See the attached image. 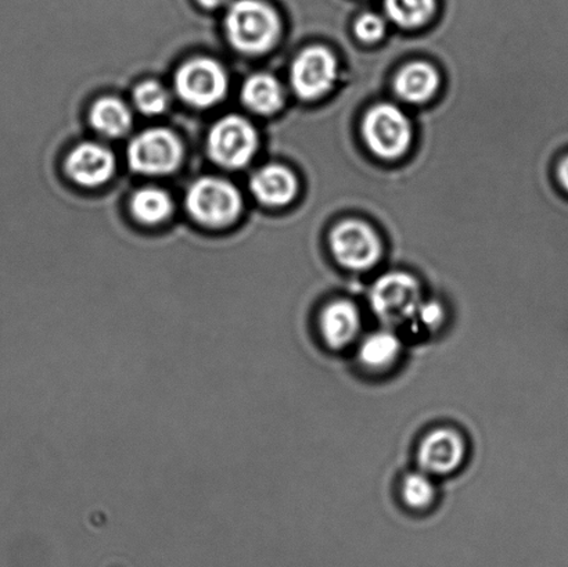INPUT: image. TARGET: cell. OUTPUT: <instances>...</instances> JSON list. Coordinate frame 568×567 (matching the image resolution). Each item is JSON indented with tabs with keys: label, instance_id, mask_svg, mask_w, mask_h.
Masks as SVG:
<instances>
[{
	"label": "cell",
	"instance_id": "3",
	"mask_svg": "<svg viewBox=\"0 0 568 567\" xmlns=\"http://www.w3.org/2000/svg\"><path fill=\"white\" fill-rule=\"evenodd\" d=\"M369 298L375 314L389 325L414 320L423 302L419 282L405 272H389L378 277Z\"/></svg>",
	"mask_w": 568,
	"mask_h": 567
},
{
	"label": "cell",
	"instance_id": "14",
	"mask_svg": "<svg viewBox=\"0 0 568 567\" xmlns=\"http://www.w3.org/2000/svg\"><path fill=\"white\" fill-rule=\"evenodd\" d=\"M403 343L393 332L381 331L366 336L359 344L358 361L365 369L382 374L397 365Z\"/></svg>",
	"mask_w": 568,
	"mask_h": 567
},
{
	"label": "cell",
	"instance_id": "16",
	"mask_svg": "<svg viewBox=\"0 0 568 567\" xmlns=\"http://www.w3.org/2000/svg\"><path fill=\"white\" fill-rule=\"evenodd\" d=\"M243 103L258 114H274L283 105L284 93L280 81L268 74L250 77L242 89Z\"/></svg>",
	"mask_w": 568,
	"mask_h": 567
},
{
	"label": "cell",
	"instance_id": "24",
	"mask_svg": "<svg viewBox=\"0 0 568 567\" xmlns=\"http://www.w3.org/2000/svg\"><path fill=\"white\" fill-rule=\"evenodd\" d=\"M558 181L560 186L568 193V154L560 160L558 165Z\"/></svg>",
	"mask_w": 568,
	"mask_h": 567
},
{
	"label": "cell",
	"instance_id": "22",
	"mask_svg": "<svg viewBox=\"0 0 568 567\" xmlns=\"http://www.w3.org/2000/svg\"><path fill=\"white\" fill-rule=\"evenodd\" d=\"M355 33L362 42H378L386 33V22L375 13L362 14L355 22Z\"/></svg>",
	"mask_w": 568,
	"mask_h": 567
},
{
	"label": "cell",
	"instance_id": "9",
	"mask_svg": "<svg viewBox=\"0 0 568 567\" xmlns=\"http://www.w3.org/2000/svg\"><path fill=\"white\" fill-rule=\"evenodd\" d=\"M337 78V61L331 50L322 47L305 49L294 60L292 85L305 100H314L331 91Z\"/></svg>",
	"mask_w": 568,
	"mask_h": 567
},
{
	"label": "cell",
	"instance_id": "23",
	"mask_svg": "<svg viewBox=\"0 0 568 567\" xmlns=\"http://www.w3.org/2000/svg\"><path fill=\"white\" fill-rule=\"evenodd\" d=\"M419 324L427 331H437L444 325L445 311L442 304L436 302H422L415 315Z\"/></svg>",
	"mask_w": 568,
	"mask_h": 567
},
{
	"label": "cell",
	"instance_id": "15",
	"mask_svg": "<svg viewBox=\"0 0 568 567\" xmlns=\"http://www.w3.org/2000/svg\"><path fill=\"white\" fill-rule=\"evenodd\" d=\"M439 85L437 71L430 64L412 63L404 67L395 80V93L405 102L419 104L427 102Z\"/></svg>",
	"mask_w": 568,
	"mask_h": 567
},
{
	"label": "cell",
	"instance_id": "7",
	"mask_svg": "<svg viewBox=\"0 0 568 567\" xmlns=\"http://www.w3.org/2000/svg\"><path fill=\"white\" fill-rule=\"evenodd\" d=\"M257 150V132L247 120L227 115L213 126L209 135L210 158L225 169H242Z\"/></svg>",
	"mask_w": 568,
	"mask_h": 567
},
{
	"label": "cell",
	"instance_id": "25",
	"mask_svg": "<svg viewBox=\"0 0 568 567\" xmlns=\"http://www.w3.org/2000/svg\"><path fill=\"white\" fill-rule=\"evenodd\" d=\"M227 2H230V0H199V3L205 9H219Z\"/></svg>",
	"mask_w": 568,
	"mask_h": 567
},
{
	"label": "cell",
	"instance_id": "6",
	"mask_svg": "<svg viewBox=\"0 0 568 567\" xmlns=\"http://www.w3.org/2000/svg\"><path fill=\"white\" fill-rule=\"evenodd\" d=\"M175 88L183 102L194 108H210L221 102L226 94V72L215 60L193 59L176 72Z\"/></svg>",
	"mask_w": 568,
	"mask_h": 567
},
{
	"label": "cell",
	"instance_id": "4",
	"mask_svg": "<svg viewBox=\"0 0 568 567\" xmlns=\"http://www.w3.org/2000/svg\"><path fill=\"white\" fill-rule=\"evenodd\" d=\"M367 146L378 158L393 160L410 146L412 126L403 110L393 104H378L366 114L364 126Z\"/></svg>",
	"mask_w": 568,
	"mask_h": 567
},
{
	"label": "cell",
	"instance_id": "2",
	"mask_svg": "<svg viewBox=\"0 0 568 567\" xmlns=\"http://www.w3.org/2000/svg\"><path fill=\"white\" fill-rule=\"evenodd\" d=\"M242 205V196L236 186L220 178H202L187 191V211L203 225L231 224L241 214Z\"/></svg>",
	"mask_w": 568,
	"mask_h": 567
},
{
	"label": "cell",
	"instance_id": "20",
	"mask_svg": "<svg viewBox=\"0 0 568 567\" xmlns=\"http://www.w3.org/2000/svg\"><path fill=\"white\" fill-rule=\"evenodd\" d=\"M400 497L406 507L414 510H426L436 503L437 492L433 480L427 474H410L400 485Z\"/></svg>",
	"mask_w": 568,
	"mask_h": 567
},
{
	"label": "cell",
	"instance_id": "5",
	"mask_svg": "<svg viewBox=\"0 0 568 567\" xmlns=\"http://www.w3.org/2000/svg\"><path fill=\"white\" fill-rule=\"evenodd\" d=\"M183 149L174 132L153 128L138 135L128 148V163L141 174L165 175L175 171Z\"/></svg>",
	"mask_w": 568,
	"mask_h": 567
},
{
	"label": "cell",
	"instance_id": "10",
	"mask_svg": "<svg viewBox=\"0 0 568 567\" xmlns=\"http://www.w3.org/2000/svg\"><path fill=\"white\" fill-rule=\"evenodd\" d=\"M467 446L464 436L454 429L433 431L423 438L417 449V463L427 475L454 474L464 465Z\"/></svg>",
	"mask_w": 568,
	"mask_h": 567
},
{
	"label": "cell",
	"instance_id": "17",
	"mask_svg": "<svg viewBox=\"0 0 568 567\" xmlns=\"http://www.w3.org/2000/svg\"><path fill=\"white\" fill-rule=\"evenodd\" d=\"M91 124L105 136L119 138L130 131L132 113L122 100L103 98L93 104Z\"/></svg>",
	"mask_w": 568,
	"mask_h": 567
},
{
	"label": "cell",
	"instance_id": "13",
	"mask_svg": "<svg viewBox=\"0 0 568 567\" xmlns=\"http://www.w3.org/2000/svg\"><path fill=\"white\" fill-rule=\"evenodd\" d=\"M250 186L261 203L272 207L288 204L298 192L293 172L283 165H266L255 172Z\"/></svg>",
	"mask_w": 568,
	"mask_h": 567
},
{
	"label": "cell",
	"instance_id": "21",
	"mask_svg": "<svg viewBox=\"0 0 568 567\" xmlns=\"http://www.w3.org/2000/svg\"><path fill=\"white\" fill-rule=\"evenodd\" d=\"M135 103L143 114H161L169 108V93L161 83L146 81L135 89Z\"/></svg>",
	"mask_w": 568,
	"mask_h": 567
},
{
	"label": "cell",
	"instance_id": "12",
	"mask_svg": "<svg viewBox=\"0 0 568 567\" xmlns=\"http://www.w3.org/2000/svg\"><path fill=\"white\" fill-rule=\"evenodd\" d=\"M115 160L108 148L98 143H82L65 161L67 174L78 185L97 188L103 185L113 175Z\"/></svg>",
	"mask_w": 568,
	"mask_h": 567
},
{
	"label": "cell",
	"instance_id": "11",
	"mask_svg": "<svg viewBox=\"0 0 568 567\" xmlns=\"http://www.w3.org/2000/svg\"><path fill=\"white\" fill-rule=\"evenodd\" d=\"M317 327L328 348H348L361 335V311L349 300H336L321 311Z\"/></svg>",
	"mask_w": 568,
	"mask_h": 567
},
{
	"label": "cell",
	"instance_id": "19",
	"mask_svg": "<svg viewBox=\"0 0 568 567\" xmlns=\"http://www.w3.org/2000/svg\"><path fill=\"white\" fill-rule=\"evenodd\" d=\"M389 19L404 28L426 24L436 10V0H384Z\"/></svg>",
	"mask_w": 568,
	"mask_h": 567
},
{
	"label": "cell",
	"instance_id": "8",
	"mask_svg": "<svg viewBox=\"0 0 568 567\" xmlns=\"http://www.w3.org/2000/svg\"><path fill=\"white\" fill-rule=\"evenodd\" d=\"M331 246L337 263L351 271L371 270L382 255L381 239L361 221H345L334 227Z\"/></svg>",
	"mask_w": 568,
	"mask_h": 567
},
{
	"label": "cell",
	"instance_id": "1",
	"mask_svg": "<svg viewBox=\"0 0 568 567\" xmlns=\"http://www.w3.org/2000/svg\"><path fill=\"white\" fill-rule=\"evenodd\" d=\"M227 38L247 54L268 52L280 38L281 20L274 8L263 0H236L225 17Z\"/></svg>",
	"mask_w": 568,
	"mask_h": 567
},
{
	"label": "cell",
	"instance_id": "18",
	"mask_svg": "<svg viewBox=\"0 0 568 567\" xmlns=\"http://www.w3.org/2000/svg\"><path fill=\"white\" fill-rule=\"evenodd\" d=\"M133 216L143 224H159L172 213L170 194L159 188H143L131 200Z\"/></svg>",
	"mask_w": 568,
	"mask_h": 567
}]
</instances>
